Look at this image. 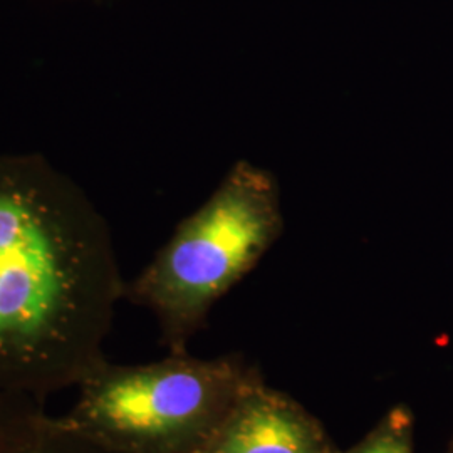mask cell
Returning <instances> with one entry per match:
<instances>
[{"label":"cell","mask_w":453,"mask_h":453,"mask_svg":"<svg viewBox=\"0 0 453 453\" xmlns=\"http://www.w3.org/2000/svg\"><path fill=\"white\" fill-rule=\"evenodd\" d=\"M222 372L173 359L148 366L108 361L80 385L65 420L127 453H179L194 445L222 403Z\"/></svg>","instance_id":"3957f363"},{"label":"cell","mask_w":453,"mask_h":453,"mask_svg":"<svg viewBox=\"0 0 453 453\" xmlns=\"http://www.w3.org/2000/svg\"><path fill=\"white\" fill-rule=\"evenodd\" d=\"M0 453H127L76 428L65 417H52L44 402L0 393Z\"/></svg>","instance_id":"277c9868"},{"label":"cell","mask_w":453,"mask_h":453,"mask_svg":"<svg viewBox=\"0 0 453 453\" xmlns=\"http://www.w3.org/2000/svg\"><path fill=\"white\" fill-rule=\"evenodd\" d=\"M207 453H319L306 421L271 400L245 406Z\"/></svg>","instance_id":"5b68a950"},{"label":"cell","mask_w":453,"mask_h":453,"mask_svg":"<svg viewBox=\"0 0 453 453\" xmlns=\"http://www.w3.org/2000/svg\"><path fill=\"white\" fill-rule=\"evenodd\" d=\"M127 292L108 226L41 157H0V393L80 387Z\"/></svg>","instance_id":"6da1fadb"},{"label":"cell","mask_w":453,"mask_h":453,"mask_svg":"<svg viewBox=\"0 0 453 453\" xmlns=\"http://www.w3.org/2000/svg\"><path fill=\"white\" fill-rule=\"evenodd\" d=\"M282 226L274 175L241 160L211 198L177 226L127 294L151 309L165 334L180 342L202 323L211 304L257 264Z\"/></svg>","instance_id":"7a4b0ae2"},{"label":"cell","mask_w":453,"mask_h":453,"mask_svg":"<svg viewBox=\"0 0 453 453\" xmlns=\"http://www.w3.org/2000/svg\"><path fill=\"white\" fill-rule=\"evenodd\" d=\"M351 453H411L408 425L393 417Z\"/></svg>","instance_id":"8992f818"}]
</instances>
